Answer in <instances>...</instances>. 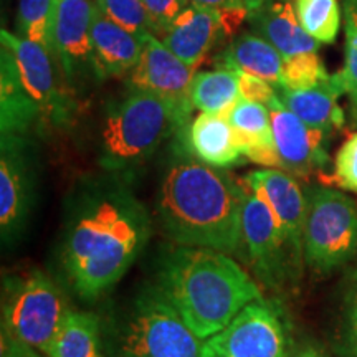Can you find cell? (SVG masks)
<instances>
[{"instance_id": "1", "label": "cell", "mask_w": 357, "mask_h": 357, "mask_svg": "<svg viewBox=\"0 0 357 357\" xmlns=\"http://www.w3.org/2000/svg\"><path fill=\"white\" fill-rule=\"evenodd\" d=\"M149 236V212L126 184L89 187L75 204L61 248L70 284L83 300L100 298L123 278Z\"/></svg>"}, {"instance_id": "2", "label": "cell", "mask_w": 357, "mask_h": 357, "mask_svg": "<svg viewBox=\"0 0 357 357\" xmlns=\"http://www.w3.org/2000/svg\"><path fill=\"white\" fill-rule=\"evenodd\" d=\"M243 185L229 172L197 160H176L164 172L158 217L182 247L236 253L242 247Z\"/></svg>"}, {"instance_id": "3", "label": "cell", "mask_w": 357, "mask_h": 357, "mask_svg": "<svg viewBox=\"0 0 357 357\" xmlns=\"http://www.w3.org/2000/svg\"><path fill=\"white\" fill-rule=\"evenodd\" d=\"M154 287L202 341L263 298L257 281L229 253L182 245L160 258Z\"/></svg>"}, {"instance_id": "4", "label": "cell", "mask_w": 357, "mask_h": 357, "mask_svg": "<svg viewBox=\"0 0 357 357\" xmlns=\"http://www.w3.org/2000/svg\"><path fill=\"white\" fill-rule=\"evenodd\" d=\"M192 109L154 93L131 89L106 114L101 129L100 166L106 171L136 167L174 132L182 131Z\"/></svg>"}, {"instance_id": "5", "label": "cell", "mask_w": 357, "mask_h": 357, "mask_svg": "<svg viewBox=\"0 0 357 357\" xmlns=\"http://www.w3.org/2000/svg\"><path fill=\"white\" fill-rule=\"evenodd\" d=\"M102 337L111 357H200L202 347V339L155 287L137 293Z\"/></svg>"}, {"instance_id": "6", "label": "cell", "mask_w": 357, "mask_h": 357, "mask_svg": "<svg viewBox=\"0 0 357 357\" xmlns=\"http://www.w3.org/2000/svg\"><path fill=\"white\" fill-rule=\"evenodd\" d=\"M305 263L328 275L357 258V202L331 187L306 190Z\"/></svg>"}, {"instance_id": "7", "label": "cell", "mask_w": 357, "mask_h": 357, "mask_svg": "<svg viewBox=\"0 0 357 357\" xmlns=\"http://www.w3.org/2000/svg\"><path fill=\"white\" fill-rule=\"evenodd\" d=\"M71 310L63 293L42 271L6 283L2 324L47 356L53 337Z\"/></svg>"}, {"instance_id": "8", "label": "cell", "mask_w": 357, "mask_h": 357, "mask_svg": "<svg viewBox=\"0 0 357 357\" xmlns=\"http://www.w3.org/2000/svg\"><path fill=\"white\" fill-rule=\"evenodd\" d=\"M291 347L284 312L278 303L261 298L205 339L200 357H289Z\"/></svg>"}, {"instance_id": "9", "label": "cell", "mask_w": 357, "mask_h": 357, "mask_svg": "<svg viewBox=\"0 0 357 357\" xmlns=\"http://www.w3.org/2000/svg\"><path fill=\"white\" fill-rule=\"evenodd\" d=\"M242 245L247 261L260 283L270 289H281L296 280L301 270L294 265L283 231L265 195L247 181H242Z\"/></svg>"}, {"instance_id": "10", "label": "cell", "mask_w": 357, "mask_h": 357, "mask_svg": "<svg viewBox=\"0 0 357 357\" xmlns=\"http://www.w3.org/2000/svg\"><path fill=\"white\" fill-rule=\"evenodd\" d=\"M2 45L12 52L20 79L38 106L42 123L63 128L73 116V88L66 82L60 65L42 43L0 32Z\"/></svg>"}, {"instance_id": "11", "label": "cell", "mask_w": 357, "mask_h": 357, "mask_svg": "<svg viewBox=\"0 0 357 357\" xmlns=\"http://www.w3.org/2000/svg\"><path fill=\"white\" fill-rule=\"evenodd\" d=\"M93 0H56L50 53L73 88L89 78L102 79L91 42Z\"/></svg>"}, {"instance_id": "12", "label": "cell", "mask_w": 357, "mask_h": 357, "mask_svg": "<svg viewBox=\"0 0 357 357\" xmlns=\"http://www.w3.org/2000/svg\"><path fill=\"white\" fill-rule=\"evenodd\" d=\"M29 141L2 136L0 142V227L2 240L10 242L24 229L32 202L33 172Z\"/></svg>"}, {"instance_id": "13", "label": "cell", "mask_w": 357, "mask_h": 357, "mask_svg": "<svg viewBox=\"0 0 357 357\" xmlns=\"http://www.w3.org/2000/svg\"><path fill=\"white\" fill-rule=\"evenodd\" d=\"M253 189L260 190L270 204L294 265L301 270L305 261V225L307 213L306 192L291 174L281 169L266 167L250 172L245 178Z\"/></svg>"}, {"instance_id": "14", "label": "cell", "mask_w": 357, "mask_h": 357, "mask_svg": "<svg viewBox=\"0 0 357 357\" xmlns=\"http://www.w3.org/2000/svg\"><path fill=\"white\" fill-rule=\"evenodd\" d=\"M194 70V66L174 55L162 40L149 33L144 37L139 61L129 73V88L154 93L192 109L190 84L195 77Z\"/></svg>"}, {"instance_id": "15", "label": "cell", "mask_w": 357, "mask_h": 357, "mask_svg": "<svg viewBox=\"0 0 357 357\" xmlns=\"http://www.w3.org/2000/svg\"><path fill=\"white\" fill-rule=\"evenodd\" d=\"M270 118L281 171L306 177L328 164V153L324 149L328 134L307 126L283 102L270 109Z\"/></svg>"}, {"instance_id": "16", "label": "cell", "mask_w": 357, "mask_h": 357, "mask_svg": "<svg viewBox=\"0 0 357 357\" xmlns=\"http://www.w3.org/2000/svg\"><path fill=\"white\" fill-rule=\"evenodd\" d=\"M222 33L215 8L190 3L169 26L162 43L187 65L197 66Z\"/></svg>"}, {"instance_id": "17", "label": "cell", "mask_w": 357, "mask_h": 357, "mask_svg": "<svg viewBox=\"0 0 357 357\" xmlns=\"http://www.w3.org/2000/svg\"><path fill=\"white\" fill-rule=\"evenodd\" d=\"M227 119L234 129L236 146L242 155L265 167L281 169L271 131L270 109L265 105L238 98Z\"/></svg>"}, {"instance_id": "18", "label": "cell", "mask_w": 357, "mask_h": 357, "mask_svg": "<svg viewBox=\"0 0 357 357\" xmlns=\"http://www.w3.org/2000/svg\"><path fill=\"white\" fill-rule=\"evenodd\" d=\"M91 42L102 77L131 73L144 47V40L111 20L96 2L91 22Z\"/></svg>"}, {"instance_id": "19", "label": "cell", "mask_w": 357, "mask_h": 357, "mask_svg": "<svg viewBox=\"0 0 357 357\" xmlns=\"http://www.w3.org/2000/svg\"><path fill=\"white\" fill-rule=\"evenodd\" d=\"M250 13L253 29L273 45L284 60L301 53L318 52L319 42L303 29L289 0L268 2L266 6Z\"/></svg>"}, {"instance_id": "20", "label": "cell", "mask_w": 357, "mask_h": 357, "mask_svg": "<svg viewBox=\"0 0 357 357\" xmlns=\"http://www.w3.org/2000/svg\"><path fill=\"white\" fill-rule=\"evenodd\" d=\"M281 102L307 126L331 134L333 129L342 128L344 113L339 108L337 98L344 95V88L337 75L310 89L276 88Z\"/></svg>"}, {"instance_id": "21", "label": "cell", "mask_w": 357, "mask_h": 357, "mask_svg": "<svg viewBox=\"0 0 357 357\" xmlns=\"http://www.w3.org/2000/svg\"><path fill=\"white\" fill-rule=\"evenodd\" d=\"M42 123L38 106L22 83L12 52L2 45L0 55V129L2 136H26Z\"/></svg>"}, {"instance_id": "22", "label": "cell", "mask_w": 357, "mask_h": 357, "mask_svg": "<svg viewBox=\"0 0 357 357\" xmlns=\"http://www.w3.org/2000/svg\"><path fill=\"white\" fill-rule=\"evenodd\" d=\"M217 63L220 68L255 75L266 79L275 88L283 86L284 58L261 35H240L222 52Z\"/></svg>"}, {"instance_id": "23", "label": "cell", "mask_w": 357, "mask_h": 357, "mask_svg": "<svg viewBox=\"0 0 357 357\" xmlns=\"http://www.w3.org/2000/svg\"><path fill=\"white\" fill-rule=\"evenodd\" d=\"M189 146L195 158L208 166L225 169L238 162L240 153L229 119L220 114L200 113L189 126Z\"/></svg>"}, {"instance_id": "24", "label": "cell", "mask_w": 357, "mask_h": 357, "mask_svg": "<svg viewBox=\"0 0 357 357\" xmlns=\"http://www.w3.org/2000/svg\"><path fill=\"white\" fill-rule=\"evenodd\" d=\"M105 354L101 321L89 311H70L47 351V357H105Z\"/></svg>"}, {"instance_id": "25", "label": "cell", "mask_w": 357, "mask_h": 357, "mask_svg": "<svg viewBox=\"0 0 357 357\" xmlns=\"http://www.w3.org/2000/svg\"><path fill=\"white\" fill-rule=\"evenodd\" d=\"M240 98L238 71L218 68L197 73L190 84V100L202 113L225 116Z\"/></svg>"}, {"instance_id": "26", "label": "cell", "mask_w": 357, "mask_h": 357, "mask_svg": "<svg viewBox=\"0 0 357 357\" xmlns=\"http://www.w3.org/2000/svg\"><path fill=\"white\" fill-rule=\"evenodd\" d=\"M294 10L303 29L319 43H333L341 29L337 0H294Z\"/></svg>"}, {"instance_id": "27", "label": "cell", "mask_w": 357, "mask_h": 357, "mask_svg": "<svg viewBox=\"0 0 357 357\" xmlns=\"http://www.w3.org/2000/svg\"><path fill=\"white\" fill-rule=\"evenodd\" d=\"M55 3L56 0H19V37L42 43L50 50Z\"/></svg>"}, {"instance_id": "28", "label": "cell", "mask_w": 357, "mask_h": 357, "mask_svg": "<svg viewBox=\"0 0 357 357\" xmlns=\"http://www.w3.org/2000/svg\"><path fill=\"white\" fill-rule=\"evenodd\" d=\"M336 334L337 357H357V268L346 280Z\"/></svg>"}, {"instance_id": "29", "label": "cell", "mask_w": 357, "mask_h": 357, "mask_svg": "<svg viewBox=\"0 0 357 357\" xmlns=\"http://www.w3.org/2000/svg\"><path fill=\"white\" fill-rule=\"evenodd\" d=\"M346 15V61L337 78L349 96L352 124L357 126V0H347Z\"/></svg>"}, {"instance_id": "30", "label": "cell", "mask_w": 357, "mask_h": 357, "mask_svg": "<svg viewBox=\"0 0 357 357\" xmlns=\"http://www.w3.org/2000/svg\"><path fill=\"white\" fill-rule=\"evenodd\" d=\"M331 78L318 53H301L287 58L283 63V86L288 89H310Z\"/></svg>"}, {"instance_id": "31", "label": "cell", "mask_w": 357, "mask_h": 357, "mask_svg": "<svg viewBox=\"0 0 357 357\" xmlns=\"http://www.w3.org/2000/svg\"><path fill=\"white\" fill-rule=\"evenodd\" d=\"M95 2L111 20L124 26L136 37L144 40V37L153 33L149 17L141 0H95Z\"/></svg>"}, {"instance_id": "32", "label": "cell", "mask_w": 357, "mask_h": 357, "mask_svg": "<svg viewBox=\"0 0 357 357\" xmlns=\"http://www.w3.org/2000/svg\"><path fill=\"white\" fill-rule=\"evenodd\" d=\"M149 17L153 35L162 40L172 22L190 6V0H141Z\"/></svg>"}, {"instance_id": "33", "label": "cell", "mask_w": 357, "mask_h": 357, "mask_svg": "<svg viewBox=\"0 0 357 357\" xmlns=\"http://www.w3.org/2000/svg\"><path fill=\"white\" fill-rule=\"evenodd\" d=\"M333 181L344 189L357 192V132L352 134L339 149Z\"/></svg>"}, {"instance_id": "34", "label": "cell", "mask_w": 357, "mask_h": 357, "mask_svg": "<svg viewBox=\"0 0 357 357\" xmlns=\"http://www.w3.org/2000/svg\"><path fill=\"white\" fill-rule=\"evenodd\" d=\"M238 88H240V98H245L248 101H255L265 105L268 109L278 106L281 100L278 96V91L271 83L266 79L255 75L245 73V71H238Z\"/></svg>"}, {"instance_id": "35", "label": "cell", "mask_w": 357, "mask_h": 357, "mask_svg": "<svg viewBox=\"0 0 357 357\" xmlns=\"http://www.w3.org/2000/svg\"><path fill=\"white\" fill-rule=\"evenodd\" d=\"M0 357H47L42 351L33 347L24 339L0 326Z\"/></svg>"}, {"instance_id": "36", "label": "cell", "mask_w": 357, "mask_h": 357, "mask_svg": "<svg viewBox=\"0 0 357 357\" xmlns=\"http://www.w3.org/2000/svg\"><path fill=\"white\" fill-rule=\"evenodd\" d=\"M293 357H329L326 352L321 349L314 342H303L300 347H296L293 352Z\"/></svg>"}, {"instance_id": "37", "label": "cell", "mask_w": 357, "mask_h": 357, "mask_svg": "<svg viewBox=\"0 0 357 357\" xmlns=\"http://www.w3.org/2000/svg\"><path fill=\"white\" fill-rule=\"evenodd\" d=\"M190 3H195V6L207 7V8H215V10H220V8L227 7H238L242 6V0H190Z\"/></svg>"}, {"instance_id": "38", "label": "cell", "mask_w": 357, "mask_h": 357, "mask_svg": "<svg viewBox=\"0 0 357 357\" xmlns=\"http://www.w3.org/2000/svg\"><path fill=\"white\" fill-rule=\"evenodd\" d=\"M268 2H270V0H242L243 7H247L250 12L258 10V8H261L263 6H266Z\"/></svg>"}]
</instances>
